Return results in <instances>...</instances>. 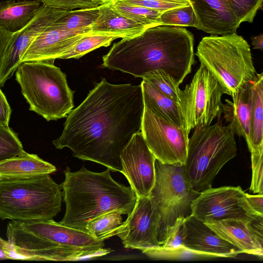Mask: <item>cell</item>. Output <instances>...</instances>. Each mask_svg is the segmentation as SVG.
<instances>
[{
    "mask_svg": "<svg viewBox=\"0 0 263 263\" xmlns=\"http://www.w3.org/2000/svg\"><path fill=\"white\" fill-rule=\"evenodd\" d=\"M58 20L46 28L35 39L21 58V63L32 61L54 62L90 32L67 28Z\"/></svg>",
    "mask_w": 263,
    "mask_h": 263,
    "instance_id": "2e32d148",
    "label": "cell"
},
{
    "mask_svg": "<svg viewBox=\"0 0 263 263\" xmlns=\"http://www.w3.org/2000/svg\"><path fill=\"white\" fill-rule=\"evenodd\" d=\"M199 21L198 29L212 35L236 33L240 23L226 0H188Z\"/></svg>",
    "mask_w": 263,
    "mask_h": 263,
    "instance_id": "ffe728a7",
    "label": "cell"
},
{
    "mask_svg": "<svg viewBox=\"0 0 263 263\" xmlns=\"http://www.w3.org/2000/svg\"><path fill=\"white\" fill-rule=\"evenodd\" d=\"M120 2L154 9L161 12L190 5L188 0H117Z\"/></svg>",
    "mask_w": 263,
    "mask_h": 263,
    "instance_id": "8d00e7d4",
    "label": "cell"
},
{
    "mask_svg": "<svg viewBox=\"0 0 263 263\" xmlns=\"http://www.w3.org/2000/svg\"><path fill=\"white\" fill-rule=\"evenodd\" d=\"M12 35V33L0 28V65L5 49Z\"/></svg>",
    "mask_w": 263,
    "mask_h": 263,
    "instance_id": "b9f144b4",
    "label": "cell"
},
{
    "mask_svg": "<svg viewBox=\"0 0 263 263\" xmlns=\"http://www.w3.org/2000/svg\"><path fill=\"white\" fill-rule=\"evenodd\" d=\"M69 11L42 5L33 19L22 30L13 34L0 65V87L12 76L21 64V58L35 39Z\"/></svg>",
    "mask_w": 263,
    "mask_h": 263,
    "instance_id": "9a60e30c",
    "label": "cell"
},
{
    "mask_svg": "<svg viewBox=\"0 0 263 263\" xmlns=\"http://www.w3.org/2000/svg\"><path fill=\"white\" fill-rule=\"evenodd\" d=\"M11 224L25 232L63 246L77 248H104L99 241L86 232L66 227L53 220H12Z\"/></svg>",
    "mask_w": 263,
    "mask_h": 263,
    "instance_id": "d6986e66",
    "label": "cell"
},
{
    "mask_svg": "<svg viewBox=\"0 0 263 263\" xmlns=\"http://www.w3.org/2000/svg\"><path fill=\"white\" fill-rule=\"evenodd\" d=\"M191 215L204 223L260 216L250 207L239 186L211 187L201 192L192 203Z\"/></svg>",
    "mask_w": 263,
    "mask_h": 263,
    "instance_id": "8fae6325",
    "label": "cell"
},
{
    "mask_svg": "<svg viewBox=\"0 0 263 263\" xmlns=\"http://www.w3.org/2000/svg\"><path fill=\"white\" fill-rule=\"evenodd\" d=\"M142 80L152 84L162 93L179 103L181 92L179 85L163 70H155L143 78Z\"/></svg>",
    "mask_w": 263,
    "mask_h": 263,
    "instance_id": "d6a6232c",
    "label": "cell"
},
{
    "mask_svg": "<svg viewBox=\"0 0 263 263\" xmlns=\"http://www.w3.org/2000/svg\"><path fill=\"white\" fill-rule=\"evenodd\" d=\"M114 35L89 32L82 37L60 59H79L101 47H107L115 40Z\"/></svg>",
    "mask_w": 263,
    "mask_h": 263,
    "instance_id": "f546056e",
    "label": "cell"
},
{
    "mask_svg": "<svg viewBox=\"0 0 263 263\" xmlns=\"http://www.w3.org/2000/svg\"><path fill=\"white\" fill-rule=\"evenodd\" d=\"M252 41V44L253 46V49H260L262 50L263 49V34L260 33V34L256 36H254L251 37Z\"/></svg>",
    "mask_w": 263,
    "mask_h": 263,
    "instance_id": "7bdbcfd3",
    "label": "cell"
},
{
    "mask_svg": "<svg viewBox=\"0 0 263 263\" xmlns=\"http://www.w3.org/2000/svg\"><path fill=\"white\" fill-rule=\"evenodd\" d=\"M53 63L23 62L15 72L29 110L48 121L66 117L74 107V91L69 87L65 73Z\"/></svg>",
    "mask_w": 263,
    "mask_h": 263,
    "instance_id": "277c9868",
    "label": "cell"
},
{
    "mask_svg": "<svg viewBox=\"0 0 263 263\" xmlns=\"http://www.w3.org/2000/svg\"><path fill=\"white\" fill-rule=\"evenodd\" d=\"M123 213L118 211L109 212L91 220L87 224V233L99 241H104L113 236L122 224Z\"/></svg>",
    "mask_w": 263,
    "mask_h": 263,
    "instance_id": "83f0119b",
    "label": "cell"
},
{
    "mask_svg": "<svg viewBox=\"0 0 263 263\" xmlns=\"http://www.w3.org/2000/svg\"><path fill=\"white\" fill-rule=\"evenodd\" d=\"M252 180L250 191L254 193H263V152L252 153Z\"/></svg>",
    "mask_w": 263,
    "mask_h": 263,
    "instance_id": "74e56055",
    "label": "cell"
},
{
    "mask_svg": "<svg viewBox=\"0 0 263 263\" xmlns=\"http://www.w3.org/2000/svg\"><path fill=\"white\" fill-rule=\"evenodd\" d=\"M42 4L40 0H6L0 3V28L14 34L35 17Z\"/></svg>",
    "mask_w": 263,
    "mask_h": 263,
    "instance_id": "cb8c5ba5",
    "label": "cell"
},
{
    "mask_svg": "<svg viewBox=\"0 0 263 263\" xmlns=\"http://www.w3.org/2000/svg\"><path fill=\"white\" fill-rule=\"evenodd\" d=\"M205 223L242 253L262 257L263 216L231 218Z\"/></svg>",
    "mask_w": 263,
    "mask_h": 263,
    "instance_id": "ac0fdd59",
    "label": "cell"
},
{
    "mask_svg": "<svg viewBox=\"0 0 263 263\" xmlns=\"http://www.w3.org/2000/svg\"><path fill=\"white\" fill-rule=\"evenodd\" d=\"M225 88L203 65L200 64L191 82L181 90L179 106L187 132L197 126H208L222 114L221 97Z\"/></svg>",
    "mask_w": 263,
    "mask_h": 263,
    "instance_id": "9c48e42d",
    "label": "cell"
},
{
    "mask_svg": "<svg viewBox=\"0 0 263 263\" xmlns=\"http://www.w3.org/2000/svg\"><path fill=\"white\" fill-rule=\"evenodd\" d=\"M144 105L141 84H113L105 78L66 116L56 148L121 172L120 154L141 132Z\"/></svg>",
    "mask_w": 263,
    "mask_h": 263,
    "instance_id": "6da1fadb",
    "label": "cell"
},
{
    "mask_svg": "<svg viewBox=\"0 0 263 263\" xmlns=\"http://www.w3.org/2000/svg\"><path fill=\"white\" fill-rule=\"evenodd\" d=\"M141 85L144 106L156 111L170 122L186 129L185 122L178 103L144 80H142Z\"/></svg>",
    "mask_w": 263,
    "mask_h": 263,
    "instance_id": "484cf974",
    "label": "cell"
},
{
    "mask_svg": "<svg viewBox=\"0 0 263 263\" xmlns=\"http://www.w3.org/2000/svg\"><path fill=\"white\" fill-rule=\"evenodd\" d=\"M253 82L246 84L231 96L233 101L225 99L222 110L226 122L232 125L235 134L244 138L248 146L250 144L251 88Z\"/></svg>",
    "mask_w": 263,
    "mask_h": 263,
    "instance_id": "603a6c76",
    "label": "cell"
},
{
    "mask_svg": "<svg viewBox=\"0 0 263 263\" xmlns=\"http://www.w3.org/2000/svg\"><path fill=\"white\" fill-rule=\"evenodd\" d=\"M108 2L120 14L148 28L159 25L158 18L162 12L144 7L123 3L117 0H108Z\"/></svg>",
    "mask_w": 263,
    "mask_h": 263,
    "instance_id": "f1b7e54d",
    "label": "cell"
},
{
    "mask_svg": "<svg viewBox=\"0 0 263 263\" xmlns=\"http://www.w3.org/2000/svg\"><path fill=\"white\" fill-rule=\"evenodd\" d=\"M200 193L193 190L184 165L161 163L156 159L155 180L149 198L160 216L158 239L161 245L166 229L177 218L192 214V204Z\"/></svg>",
    "mask_w": 263,
    "mask_h": 263,
    "instance_id": "ba28073f",
    "label": "cell"
},
{
    "mask_svg": "<svg viewBox=\"0 0 263 263\" xmlns=\"http://www.w3.org/2000/svg\"><path fill=\"white\" fill-rule=\"evenodd\" d=\"M100 6L69 10L58 21L67 28L90 32V26L98 16Z\"/></svg>",
    "mask_w": 263,
    "mask_h": 263,
    "instance_id": "1f68e13d",
    "label": "cell"
},
{
    "mask_svg": "<svg viewBox=\"0 0 263 263\" xmlns=\"http://www.w3.org/2000/svg\"><path fill=\"white\" fill-rule=\"evenodd\" d=\"M23 151L17 134L9 126L0 125V162L15 157Z\"/></svg>",
    "mask_w": 263,
    "mask_h": 263,
    "instance_id": "836d02e7",
    "label": "cell"
},
{
    "mask_svg": "<svg viewBox=\"0 0 263 263\" xmlns=\"http://www.w3.org/2000/svg\"><path fill=\"white\" fill-rule=\"evenodd\" d=\"M195 54L231 96L257 77L250 45L236 33L203 37Z\"/></svg>",
    "mask_w": 263,
    "mask_h": 263,
    "instance_id": "52a82bcc",
    "label": "cell"
},
{
    "mask_svg": "<svg viewBox=\"0 0 263 263\" xmlns=\"http://www.w3.org/2000/svg\"><path fill=\"white\" fill-rule=\"evenodd\" d=\"M250 144L252 153L263 152V73L257 74L251 88Z\"/></svg>",
    "mask_w": 263,
    "mask_h": 263,
    "instance_id": "d4e9b609",
    "label": "cell"
},
{
    "mask_svg": "<svg viewBox=\"0 0 263 263\" xmlns=\"http://www.w3.org/2000/svg\"><path fill=\"white\" fill-rule=\"evenodd\" d=\"M3 259L22 260V258L15 252L13 246L8 240L0 237V260Z\"/></svg>",
    "mask_w": 263,
    "mask_h": 263,
    "instance_id": "f35d334b",
    "label": "cell"
},
{
    "mask_svg": "<svg viewBox=\"0 0 263 263\" xmlns=\"http://www.w3.org/2000/svg\"><path fill=\"white\" fill-rule=\"evenodd\" d=\"M121 173L137 197H148L155 180L156 158L141 132L135 134L120 154Z\"/></svg>",
    "mask_w": 263,
    "mask_h": 263,
    "instance_id": "5bb4252c",
    "label": "cell"
},
{
    "mask_svg": "<svg viewBox=\"0 0 263 263\" xmlns=\"http://www.w3.org/2000/svg\"><path fill=\"white\" fill-rule=\"evenodd\" d=\"M6 236L22 260L72 261L109 253L110 249L77 248L63 246L24 232L7 224Z\"/></svg>",
    "mask_w": 263,
    "mask_h": 263,
    "instance_id": "7c38bea8",
    "label": "cell"
},
{
    "mask_svg": "<svg viewBox=\"0 0 263 263\" xmlns=\"http://www.w3.org/2000/svg\"><path fill=\"white\" fill-rule=\"evenodd\" d=\"M246 199L252 210L263 216V194L252 195L246 193Z\"/></svg>",
    "mask_w": 263,
    "mask_h": 263,
    "instance_id": "60d3db41",
    "label": "cell"
},
{
    "mask_svg": "<svg viewBox=\"0 0 263 263\" xmlns=\"http://www.w3.org/2000/svg\"><path fill=\"white\" fill-rule=\"evenodd\" d=\"M46 6L64 10L98 7L107 0H40Z\"/></svg>",
    "mask_w": 263,
    "mask_h": 263,
    "instance_id": "d590c367",
    "label": "cell"
},
{
    "mask_svg": "<svg viewBox=\"0 0 263 263\" xmlns=\"http://www.w3.org/2000/svg\"><path fill=\"white\" fill-rule=\"evenodd\" d=\"M147 28L117 12L107 0L100 6L98 16L90 26V32L124 39L139 35Z\"/></svg>",
    "mask_w": 263,
    "mask_h": 263,
    "instance_id": "44dd1931",
    "label": "cell"
},
{
    "mask_svg": "<svg viewBox=\"0 0 263 263\" xmlns=\"http://www.w3.org/2000/svg\"><path fill=\"white\" fill-rule=\"evenodd\" d=\"M185 219V217H179L172 225L167 227L162 244L158 249L147 256L163 259H180L193 256L183 244Z\"/></svg>",
    "mask_w": 263,
    "mask_h": 263,
    "instance_id": "4316f807",
    "label": "cell"
},
{
    "mask_svg": "<svg viewBox=\"0 0 263 263\" xmlns=\"http://www.w3.org/2000/svg\"><path fill=\"white\" fill-rule=\"evenodd\" d=\"M194 63L192 33L180 26L158 25L114 43L102 66L142 78L162 70L180 85Z\"/></svg>",
    "mask_w": 263,
    "mask_h": 263,
    "instance_id": "7a4b0ae2",
    "label": "cell"
},
{
    "mask_svg": "<svg viewBox=\"0 0 263 263\" xmlns=\"http://www.w3.org/2000/svg\"><path fill=\"white\" fill-rule=\"evenodd\" d=\"M11 108L0 88V125L9 126Z\"/></svg>",
    "mask_w": 263,
    "mask_h": 263,
    "instance_id": "ab89813d",
    "label": "cell"
},
{
    "mask_svg": "<svg viewBox=\"0 0 263 263\" xmlns=\"http://www.w3.org/2000/svg\"><path fill=\"white\" fill-rule=\"evenodd\" d=\"M229 8L241 24L252 23L257 11L262 8L263 0H226Z\"/></svg>",
    "mask_w": 263,
    "mask_h": 263,
    "instance_id": "e575fe53",
    "label": "cell"
},
{
    "mask_svg": "<svg viewBox=\"0 0 263 263\" xmlns=\"http://www.w3.org/2000/svg\"><path fill=\"white\" fill-rule=\"evenodd\" d=\"M160 222V215L149 197H137L132 211L115 236L120 238L125 248L138 249L147 255L161 245L158 239Z\"/></svg>",
    "mask_w": 263,
    "mask_h": 263,
    "instance_id": "4fadbf2b",
    "label": "cell"
},
{
    "mask_svg": "<svg viewBox=\"0 0 263 263\" xmlns=\"http://www.w3.org/2000/svg\"><path fill=\"white\" fill-rule=\"evenodd\" d=\"M110 171L96 173L83 166L72 172L66 167L60 184L66 211L60 224L87 233L88 223L98 216L114 211L131 213L137 196L130 186L115 181Z\"/></svg>",
    "mask_w": 263,
    "mask_h": 263,
    "instance_id": "3957f363",
    "label": "cell"
},
{
    "mask_svg": "<svg viewBox=\"0 0 263 263\" xmlns=\"http://www.w3.org/2000/svg\"><path fill=\"white\" fill-rule=\"evenodd\" d=\"M56 171L52 164L37 155L29 154L24 150L16 156L0 162V180L31 178Z\"/></svg>",
    "mask_w": 263,
    "mask_h": 263,
    "instance_id": "7402d4cb",
    "label": "cell"
},
{
    "mask_svg": "<svg viewBox=\"0 0 263 263\" xmlns=\"http://www.w3.org/2000/svg\"><path fill=\"white\" fill-rule=\"evenodd\" d=\"M159 25L194 27L199 21L192 6L175 8L162 12L158 18Z\"/></svg>",
    "mask_w": 263,
    "mask_h": 263,
    "instance_id": "4dcf8cb0",
    "label": "cell"
},
{
    "mask_svg": "<svg viewBox=\"0 0 263 263\" xmlns=\"http://www.w3.org/2000/svg\"><path fill=\"white\" fill-rule=\"evenodd\" d=\"M194 128L184 167L192 189L201 193L212 187L223 166L236 156L237 146L230 123L224 125L219 119L214 125Z\"/></svg>",
    "mask_w": 263,
    "mask_h": 263,
    "instance_id": "5b68a950",
    "label": "cell"
},
{
    "mask_svg": "<svg viewBox=\"0 0 263 263\" xmlns=\"http://www.w3.org/2000/svg\"><path fill=\"white\" fill-rule=\"evenodd\" d=\"M183 244L193 257H235L242 251L192 215L185 218Z\"/></svg>",
    "mask_w": 263,
    "mask_h": 263,
    "instance_id": "e0dca14e",
    "label": "cell"
},
{
    "mask_svg": "<svg viewBox=\"0 0 263 263\" xmlns=\"http://www.w3.org/2000/svg\"><path fill=\"white\" fill-rule=\"evenodd\" d=\"M141 132L156 160L165 164L184 165L189 138L185 128L144 106Z\"/></svg>",
    "mask_w": 263,
    "mask_h": 263,
    "instance_id": "30bf717a",
    "label": "cell"
},
{
    "mask_svg": "<svg viewBox=\"0 0 263 263\" xmlns=\"http://www.w3.org/2000/svg\"><path fill=\"white\" fill-rule=\"evenodd\" d=\"M63 193L49 174L23 179L0 180V218L50 220L61 211Z\"/></svg>",
    "mask_w": 263,
    "mask_h": 263,
    "instance_id": "8992f818",
    "label": "cell"
}]
</instances>
